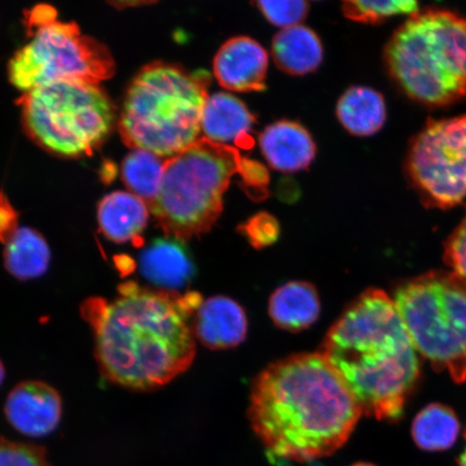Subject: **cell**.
I'll use <instances>...</instances> for the list:
<instances>
[{
	"mask_svg": "<svg viewBox=\"0 0 466 466\" xmlns=\"http://www.w3.org/2000/svg\"><path fill=\"white\" fill-rule=\"evenodd\" d=\"M114 300L92 297L81 314L95 336L96 359L108 381L134 391H150L187 370L196 357L192 319L198 293L122 284Z\"/></svg>",
	"mask_w": 466,
	"mask_h": 466,
	"instance_id": "obj_1",
	"label": "cell"
},
{
	"mask_svg": "<svg viewBox=\"0 0 466 466\" xmlns=\"http://www.w3.org/2000/svg\"><path fill=\"white\" fill-rule=\"evenodd\" d=\"M363 411L319 353H301L262 370L250 392L248 418L270 458L308 462L346 444Z\"/></svg>",
	"mask_w": 466,
	"mask_h": 466,
	"instance_id": "obj_2",
	"label": "cell"
},
{
	"mask_svg": "<svg viewBox=\"0 0 466 466\" xmlns=\"http://www.w3.org/2000/svg\"><path fill=\"white\" fill-rule=\"evenodd\" d=\"M363 415L396 421L420 374L417 350L393 299L370 289L331 326L319 352Z\"/></svg>",
	"mask_w": 466,
	"mask_h": 466,
	"instance_id": "obj_3",
	"label": "cell"
},
{
	"mask_svg": "<svg viewBox=\"0 0 466 466\" xmlns=\"http://www.w3.org/2000/svg\"><path fill=\"white\" fill-rule=\"evenodd\" d=\"M236 174L249 196L264 198L269 175L238 149L200 138L167 159L161 188L151 214L167 237L184 241L211 230L223 212L224 195Z\"/></svg>",
	"mask_w": 466,
	"mask_h": 466,
	"instance_id": "obj_4",
	"label": "cell"
},
{
	"mask_svg": "<svg viewBox=\"0 0 466 466\" xmlns=\"http://www.w3.org/2000/svg\"><path fill=\"white\" fill-rule=\"evenodd\" d=\"M209 83L207 72L148 64L127 87L118 124L122 141L163 159L189 148L200 139Z\"/></svg>",
	"mask_w": 466,
	"mask_h": 466,
	"instance_id": "obj_5",
	"label": "cell"
},
{
	"mask_svg": "<svg viewBox=\"0 0 466 466\" xmlns=\"http://www.w3.org/2000/svg\"><path fill=\"white\" fill-rule=\"evenodd\" d=\"M390 76L408 97L430 107L466 96V17L445 9L412 15L384 49Z\"/></svg>",
	"mask_w": 466,
	"mask_h": 466,
	"instance_id": "obj_6",
	"label": "cell"
},
{
	"mask_svg": "<svg viewBox=\"0 0 466 466\" xmlns=\"http://www.w3.org/2000/svg\"><path fill=\"white\" fill-rule=\"evenodd\" d=\"M17 104L27 136L56 156H90L115 125V106L100 85L61 81L23 95Z\"/></svg>",
	"mask_w": 466,
	"mask_h": 466,
	"instance_id": "obj_7",
	"label": "cell"
},
{
	"mask_svg": "<svg viewBox=\"0 0 466 466\" xmlns=\"http://www.w3.org/2000/svg\"><path fill=\"white\" fill-rule=\"evenodd\" d=\"M394 304L417 352L454 381L466 380V287L436 271L400 285Z\"/></svg>",
	"mask_w": 466,
	"mask_h": 466,
	"instance_id": "obj_8",
	"label": "cell"
},
{
	"mask_svg": "<svg viewBox=\"0 0 466 466\" xmlns=\"http://www.w3.org/2000/svg\"><path fill=\"white\" fill-rule=\"evenodd\" d=\"M32 26L31 42L9 62L10 83L17 89L26 93L61 81L100 85L113 77L112 54L75 23L56 21L55 15Z\"/></svg>",
	"mask_w": 466,
	"mask_h": 466,
	"instance_id": "obj_9",
	"label": "cell"
},
{
	"mask_svg": "<svg viewBox=\"0 0 466 466\" xmlns=\"http://www.w3.org/2000/svg\"><path fill=\"white\" fill-rule=\"evenodd\" d=\"M406 174L425 208H451L466 198V115L429 119L411 139Z\"/></svg>",
	"mask_w": 466,
	"mask_h": 466,
	"instance_id": "obj_10",
	"label": "cell"
},
{
	"mask_svg": "<svg viewBox=\"0 0 466 466\" xmlns=\"http://www.w3.org/2000/svg\"><path fill=\"white\" fill-rule=\"evenodd\" d=\"M62 399L43 381H25L13 390L5 404L8 421L20 433L42 437L54 432L62 418Z\"/></svg>",
	"mask_w": 466,
	"mask_h": 466,
	"instance_id": "obj_11",
	"label": "cell"
},
{
	"mask_svg": "<svg viewBox=\"0 0 466 466\" xmlns=\"http://www.w3.org/2000/svg\"><path fill=\"white\" fill-rule=\"evenodd\" d=\"M268 55L261 45L249 37L226 42L214 58V75L225 89L253 92L266 89Z\"/></svg>",
	"mask_w": 466,
	"mask_h": 466,
	"instance_id": "obj_12",
	"label": "cell"
},
{
	"mask_svg": "<svg viewBox=\"0 0 466 466\" xmlns=\"http://www.w3.org/2000/svg\"><path fill=\"white\" fill-rule=\"evenodd\" d=\"M192 330L197 339L209 349L237 347L247 337V314L237 301L214 296L198 308L192 319Z\"/></svg>",
	"mask_w": 466,
	"mask_h": 466,
	"instance_id": "obj_13",
	"label": "cell"
},
{
	"mask_svg": "<svg viewBox=\"0 0 466 466\" xmlns=\"http://www.w3.org/2000/svg\"><path fill=\"white\" fill-rule=\"evenodd\" d=\"M255 118L242 101L228 93L218 92L204 105L201 131L208 141L243 149L254 147L252 131Z\"/></svg>",
	"mask_w": 466,
	"mask_h": 466,
	"instance_id": "obj_14",
	"label": "cell"
},
{
	"mask_svg": "<svg viewBox=\"0 0 466 466\" xmlns=\"http://www.w3.org/2000/svg\"><path fill=\"white\" fill-rule=\"evenodd\" d=\"M259 146L269 166L283 173L305 170L317 153L306 127L288 120L267 127L260 134Z\"/></svg>",
	"mask_w": 466,
	"mask_h": 466,
	"instance_id": "obj_15",
	"label": "cell"
},
{
	"mask_svg": "<svg viewBox=\"0 0 466 466\" xmlns=\"http://www.w3.org/2000/svg\"><path fill=\"white\" fill-rule=\"evenodd\" d=\"M183 241L156 238L139 256L142 275L161 289L175 291L194 277L195 266Z\"/></svg>",
	"mask_w": 466,
	"mask_h": 466,
	"instance_id": "obj_16",
	"label": "cell"
},
{
	"mask_svg": "<svg viewBox=\"0 0 466 466\" xmlns=\"http://www.w3.org/2000/svg\"><path fill=\"white\" fill-rule=\"evenodd\" d=\"M150 208L141 198L127 191H115L98 204L97 221L109 241H141L147 227Z\"/></svg>",
	"mask_w": 466,
	"mask_h": 466,
	"instance_id": "obj_17",
	"label": "cell"
},
{
	"mask_svg": "<svg viewBox=\"0 0 466 466\" xmlns=\"http://www.w3.org/2000/svg\"><path fill=\"white\" fill-rule=\"evenodd\" d=\"M320 305L312 284L294 281L282 285L269 300V314L278 328L293 331L310 328L319 316Z\"/></svg>",
	"mask_w": 466,
	"mask_h": 466,
	"instance_id": "obj_18",
	"label": "cell"
},
{
	"mask_svg": "<svg viewBox=\"0 0 466 466\" xmlns=\"http://www.w3.org/2000/svg\"><path fill=\"white\" fill-rule=\"evenodd\" d=\"M323 52L318 35L304 25L282 29L272 43V56L278 67L293 76L317 71L323 61Z\"/></svg>",
	"mask_w": 466,
	"mask_h": 466,
	"instance_id": "obj_19",
	"label": "cell"
},
{
	"mask_svg": "<svg viewBox=\"0 0 466 466\" xmlns=\"http://www.w3.org/2000/svg\"><path fill=\"white\" fill-rule=\"evenodd\" d=\"M337 116L353 136L371 137L386 124V101L371 87L352 86L338 101Z\"/></svg>",
	"mask_w": 466,
	"mask_h": 466,
	"instance_id": "obj_20",
	"label": "cell"
},
{
	"mask_svg": "<svg viewBox=\"0 0 466 466\" xmlns=\"http://www.w3.org/2000/svg\"><path fill=\"white\" fill-rule=\"evenodd\" d=\"M51 252L42 233L29 227H20L5 244L4 264L11 276L28 281L48 270Z\"/></svg>",
	"mask_w": 466,
	"mask_h": 466,
	"instance_id": "obj_21",
	"label": "cell"
},
{
	"mask_svg": "<svg viewBox=\"0 0 466 466\" xmlns=\"http://www.w3.org/2000/svg\"><path fill=\"white\" fill-rule=\"evenodd\" d=\"M460 422L450 407L432 404L418 413L411 434L416 445L425 451H444L457 441Z\"/></svg>",
	"mask_w": 466,
	"mask_h": 466,
	"instance_id": "obj_22",
	"label": "cell"
},
{
	"mask_svg": "<svg viewBox=\"0 0 466 466\" xmlns=\"http://www.w3.org/2000/svg\"><path fill=\"white\" fill-rule=\"evenodd\" d=\"M166 162L161 157L142 149H133L122 162V180L130 192L141 198L148 207L159 194Z\"/></svg>",
	"mask_w": 466,
	"mask_h": 466,
	"instance_id": "obj_23",
	"label": "cell"
},
{
	"mask_svg": "<svg viewBox=\"0 0 466 466\" xmlns=\"http://www.w3.org/2000/svg\"><path fill=\"white\" fill-rule=\"evenodd\" d=\"M343 15L348 19L367 23V25H378L400 15H416L420 11L417 2L411 0H398V2H346L342 4Z\"/></svg>",
	"mask_w": 466,
	"mask_h": 466,
	"instance_id": "obj_24",
	"label": "cell"
},
{
	"mask_svg": "<svg viewBox=\"0 0 466 466\" xmlns=\"http://www.w3.org/2000/svg\"><path fill=\"white\" fill-rule=\"evenodd\" d=\"M0 466H50L44 447L0 437Z\"/></svg>",
	"mask_w": 466,
	"mask_h": 466,
	"instance_id": "obj_25",
	"label": "cell"
},
{
	"mask_svg": "<svg viewBox=\"0 0 466 466\" xmlns=\"http://www.w3.org/2000/svg\"><path fill=\"white\" fill-rule=\"evenodd\" d=\"M258 7L271 25L283 29L299 25L309 11V4L304 0L258 2Z\"/></svg>",
	"mask_w": 466,
	"mask_h": 466,
	"instance_id": "obj_26",
	"label": "cell"
},
{
	"mask_svg": "<svg viewBox=\"0 0 466 466\" xmlns=\"http://www.w3.org/2000/svg\"><path fill=\"white\" fill-rule=\"evenodd\" d=\"M241 231L255 248H264L278 240L279 225L272 215L262 212L254 215L244 223Z\"/></svg>",
	"mask_w": 466,
	"mask_h": 466,
	"instance_id": "obj_27",
	"label": "cell"
},
{
	"mask_svg": "<svg viewBox=\"0 0 466 466\" xmlns=\"http://www.w3.org/2000/svg\"><path fill=\"white\" fill-rule=\"evenodd\" d=\"M445 262L466 287V211L457 228L445 242Z\"/></svg>",
	"mask_w": 466,
	"mask_h": 466,
	"instance_id": "obj_28",
	"label": "cell"
},
{
	"mask_svg": "<svg viewBox=\"0 0 466 466\" xmlns=\"http://www.w3.org/2000/svg\"><path fill=\"white\" fill-rule=\"evenodd\" d=\"M17 213L8 198L5 196L3 191H0V243L5 246L14 237L15 231L19 229L17 227Z\"/></svg>",
	"mask_w": 466,
	"mask_h": 466,
	"instance_id": "obj_29",
	"label": "cell"
},
{
	"mask_svg": "<svg viewBox=\"0 0 466 466\" xmlns=\"http://www.w3.org/2000/svg\"><path fill=\"white\" fill-rule=\"evenodd\" d=\"M5 370L2 360H0V386H2L5 380Z\"/></svg>",
	"mask_w": 466,
	"mask_h": 466,
	"instance_id": "obj_30",
	"label": "cell"
},
{
	"mask_svg": "<svg viewBox=\"0 0 466 466\" xmlns=\"http://www.w3.org/2000/svg\"><path fill=\"white\" fill-rule=\"evenodd\" d=\"M458 466H466V447L463 453L458 460Z\"/></svg>",
	"mask_w": 466,
	"mask_h": 466,
	"instance_id": "obj_31",
	"label": "cell"
},
{
	"mask_svg": "<svg viewBox=\"0 0 466 466\" xmlns=\"http://www.w3.org/2000/svg\"><path fill=\"white\" fill-rule=\"evenodd\" d=\"M352 466H376V465L371 464V463L360 462V463H355Z\"/></svg>",
	"mask_w": 466,
	"mask_h": 466,
	"instance_id": "obj_32",
	"label": "cell"
}]
</instances>
